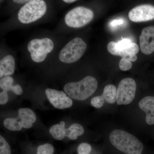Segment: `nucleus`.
<instances>
[{
    "instance_id": "f257e3e1",
    "label": "nucleus",
    "mask_w": 154,
    "mask_h": 154,
    "mask_svg": "<svg viewBox=\"0 0 154 154\" xmlns=\"http://www.w3.org/2000/svg\"><path fill=\"white\" fill-rule=\"evenodd\" d=\"M110 143L116 148L126 154H142L143 143L133 135L125 131L115 129L109 136Z\"/></svg>"
},
{
    "instance_id": "f03ea898",
    "label": "nucleus",
    "mask_w": 154,
    "mask_h": 154,
    "mask_svg": "<svg viewBox=\"0 0 154 154\" xmlns=\"http://www.w3.org/2000/svg\"><path fill=\"white\" fill-rule=\"evenodd\" d=\"M98 88V82L94 77L88 76L77 82H70L64 87V91L69 97L84 101L91 97Z\"/></svg>"
},
{
    "instance_id": "7ed1b4c3",
    "label": "nucleus",
    "mask_w": 154,
    "mask_h": 154,
    "mask_svg": "<svg viewBox=\"0 0 154 154\" xmlns=\"http://www.w3.org/2000/svg\"><path fill=\"white\" fill-rule=\"evenodd\" d=\"M46 11L47 6L44 1H30L19 10L18 14V19L23 24H29L42 18Z\"/></svg>"
},
{
    "instance_id": "20e7f679",
    "label": "nucleus",
    "mask_w": 154,
    "mask_h": 154,
    "mask_svg": "<svg viewBox=\"0 0 154 154\" xmlns=\"http://www.w3.org/2000/svg\"><path fill=\"white\" fill-rule=\"evenodd\" d=\"M87 47V44L82 38L76 37L61 50L59 55L60 60L66 63L75 62L82 56Z\"/></svg>"
},
{
    "instance_id": "39448f33",
    "label": "nucleus",
    "mask_w": 154,
    "mask_h": 154,
    "mask_svg": "<svg viewBox=\"0 0 154 154\" xmlns=\"http://www.w3.org/2000/svg\"><path fill=\"white\" fill-rule=\"evenodd\" d=\"M54 44L51 39L45 38L33 39L28 45L31 59L36 63H41L46 58L47 54L52 51Z\"/></svg>"
},
{
    "instance_id": "423d86ee",
    "label": "nucleus",
    "mask_w": 154,
    "mask_h": 154,
    "mask_svg": "<svg viewBox=\"0 0 154 154\" xmlns=\"http://www.w3.org/2000/svg\"><path fill=\"white\" fill-rule=\"evenodd\" d=\"M94 17V13L91 9L78 7L72 9L66 14L65 22L69 27L80 28L91 22Z\"/></svg>"
},
{
    "instance_id": "0eeeda50",
    "label": "nucleus",
    "mask_w": 154,
    "mask_h": 154,
    "mask_svg": "<svg viewBox=\"0 0 154 154\" xmlns=\"http://www.w3.org/2000/svg\"><path fill=\"white\" fill-rule=\"evenodd\" d=\"M136 83L133 79L125 78L118 85L116 103L118 105H127L134 99L136 91Z\"/></svg>"
},
{
    "instance_id": "6e6552de",
    "label": "nucleus",
    "mask_w": 154,
    "mask_h": 154,
    "mask_svg": "<svg viewBox=\"0 0 154 154\" xmlns=\"http://www.w3.org/2000/svg\"><path fill=\"white\" fill-rule=\"evenodd\" d=\"M128 18L134 22H146L154 19V6L141 5L135 7L128 13Z\"/></svg>"
},
{
    "instance_id": "1a4fd4ad",
    "label": "nucleus",
    "mask_w": 154,
    "mask_h": 154,
    "mask_svg": "<svg viewBox=\"0 0 154 154\" xmlns=\"http://www.w3.org/2000/svg\"><path fill=\"white\" fill-rule=\"evenodd\" d=\"M45 94L50 103L55 108L63 109L71 107L72 101L65 93L54 89H46Z\"/></svg>"
},
{
    "instance_id": "9d476101",
    "label": "nucleus",
    "mask_w": 154,
    "mask_h": 154,
    "mask_svg": "<svg viewBox=\"0 0 154 154\" xmlns=\"http://www.w3.org/2000/svg\"><path fill=\"white\" fill-rule=\"evenodd\" d=\"M140 45L142 52L149 55L154 51V26L146 27L140 36Z\"/></svg>"
},
{
    "instance_id": "9b49d317",
    "label": "nucleus",
    "mask_w": 154,
    "mask_h": 154,
    "mask_svg": "<svg viewBox=\"0 0 154 154\" xmlns=\"http://www.w3.org/2000/svg\"><path fill=\"white\" fill-rule=\"evenodd\" d=\"M139 106L146 113V121L148 124H154V96H147L143 98Z\"/></svg>"
},
{
    "instance_id": "f8f14e48",
    "label": "nucleus",
    "mask_w": 154,
    "mask_h": 154,
    "mask_svg": "<svg viewBox=\"0 0 154 154\" xmlns=\"http://www.w3.org/2000/svg\"><path fill=\"white\" fill-rule=\"evenodd\" d=\"M18 116L22 127L26 129L30 128L33 126V123L36 120L35 113L29 108H22L19 109Z\"/></svg>"
},
{
    "instance_id": "ddd939ff",
    "label": "nucleus",
    "mask_w": 154,
    "mask_h": 154,
    "mask_svg": "<svg viewBox=\"0 0 154 154\" xmlns=\"http://www.w3.org/2000/svg\"><path fill=\"white\" fill-rule=\"evenodd\" d=\"M15 69V60L13 56H6L0 61V72L4 76H8L13 74Z\"/></svg>"
},
{
    "instance_id": "4468645a",
    "label": "nucleus",
    "mask_w": 154,
    "mask_h": 154,
    "mask_svg": "<svg viewBox=\"0 0 154 154\" xmlns=\"http://www.w3.org/2000/svg\"><path fill=\"white\" fill-rule=\"evenodd\" d=\"M117 91V88L113 85H108L105 86L102 95L105 102L110 104L116 102Z\"/></svg>"
},
{
    "instance_id": "2eb2a0df",
    "label": "nucleus",
    "mask_w": 154,
    "mask_h": 154,
    "mask_svg": "<svg viewBox=\"0 0 154 154\" xmlns=\"http://www.w3.org/2000/svg\"><path fill=\"white\" fill-rule=\"evenodd\" d=\"M65 123L61 122L60 124L53 125L49 129V132L54 138L57 140H60L66 136Z\"/></svg>"
},
{
    "instance_id": "dca6fc26",
    "label": "nucleus",
    "mask_w": 154,
    "mask_h": 154,
    "mask_svg": "<svg viewBox=\"0 0 154 154\" xmlns=\"http://www.w3.org/2000/svg\"><path fill=\"white\" fill-rule=\"evenodd\" d=\"M84 132V128L79 123H74L66 130V136L72 140L77 139L78 137L82 135Z\"/></svg>"
},
{
    "instance_id": "f3484780",
    "label": "nucleus",
    "mask_w": 154,
    "mask_h": 154,
    "mask_svg": "<svg viewBox=\"0 0 154 154\" xmlns=\"http://www.w3.org/2000/svg\"><path fill=\"white\" fill-rule=\"evenodd\" d=\"M19 119L7 118L4 120V124L5 127L12 131H18L22 129L21 122L18 121Z\"/></svg>"
},
{
    "instance_id": "a211bd4d",
    "label": "nucleus",
    "mask_w": 154,
    "mask_h": 154,
    "mask_svg": "<svg viewBox=\"0 0 154 154\" xmlns=\"http://www.w3.org/2000/svg\"><path fill=\"white\" fill-rule=\"evenodd\" d=\"M14 79L12 77L9 76L4 77L0 80V87L4 91L13 92L14 88V86L12 85Z\"/></svg>"
},
{
    "instance_id": "6ab92c4d",
    "label": "nucleus",
    "mask_w": 154,
    "mask_h": 154,
    "mask_svg": "<svg viewBox=\"0 0 154 154\" xmlns=\"http://www.w3.org/2000/svg\"><path fill=\"white\" fill-rule=\"evenodd\" d=\"M139 51V48L137 44L132 42L127 47L119 52V56L122 58L128 54H136Z\"/></svg>"
},
{
    "instance_id": "aec40b11",
    "label": "nucleus",
    "mask_w": 154,
    "mask_h": 154,
    "mask_svg": "<svg viewBox=\"0 0 154 154\" xmlns=\"http://www.w3.org/2000/svg\"><path fill=\"white\" fill-rule=\"evenodd\" d=\"M54 148L52 145L45 143L38 146L37 150V154H53Z\"/></svg>"
},
{
    "instance_id": "412c9836",
    "label": "nucleus",
    "mask_w": 154,
    "mask_h": 154,
    "mask_svg": "<svg viewBox=\"0 0 154 154\" xmlns=\"http://www.w3.org/2000/svg\"><path fill=\"white\" fill-rule=\"evenodd\" d=\"M11 147L2 136H0V154H11Z\"/></svg>"
},
{
    "instance_id": "4be33fe9",
    "label": "nucleus",
    "mask_w": 154,
    "mask_h": 154,
    "mask_svg": "<svg viewBox=\"0 0 154 154\" xmlns=\"http://www.w3.org/2000/svg\"><path fill=\"white\" fill-rule=\"evenodd\" d=\"M105 100L101 96H96L94 97L91 100V104L93 107L96 108H100L104 105Z\"/></svg>"
},
{
    "instance_id": "5701e85b",
    "label": "nucleus",
    "mask_w": 154,
    "mask_h": 154,
    "mask_svg": "<svg viewBox=\"0 0 154 154\" xmlns=\"http://www.w3.org/2000/svg\"><path fill=\"white\" fill-rule=\"evenodd\" d=\"M91 150V146L89 144L85 143L80 144L78 148V152L79 154H90Z\"/></svg>"
},
{
    "instance_id": "b1692460",
    "label": "nucleus",
    "mask_w": 154,
    "mask_h": 154,
    "mask_svg": "<svg viewBox=\"0 0 154 154\" xmlns=\"http://www.w3.org/2000/svg\"><path fill=\"white\" fill-rule=\"evenodd\" d=\"M132 66L131 62L124 58H121L119 64V69L124 71L129 70L132 67Z\"/></svg>"
},
{
    "instance_id": "393cba45",
    "label": "nucleus",
    "mask_w": 154,
    "mask_h": 154,
    "mask_svg": "<svg viewBox=\"0 0 154 154\" xmlns=\"http://www.w3.org/2000/svg\"><path fill=\"white\" fill-rule=\"evenodd\" d=\"M8 100V93L5 91H3L0 94V104L4 105L7 103Z\"/></svg>"
},
{
    "instance_id": "a878e982",
    "label": "nucleus",
    "mask_w": 154,
    "mask_h": 154,
    "mask_svg": "<svg viewBox=\"0 0 154 154\" xmlns=\"http://www.w3.org/2000/svg\"><path fill=\"white\" fill-rule=\"evenodd\" d=\"M124 22L123 19H118L113 20L111 22H110V25L112 27H115L118 26V25H122Z\"/></svg>"
},
{
    "instance_id": "bb28decb",
    "label": "nucleus",
    "mask_w": 154,
    "mask_h": 154,
    "mask_svg": "<svg viewBox=\"0 0 154 154\" xmlns=\"http://www.w3.org/2000/svg\"><path fill=\"white\" fill-rule=\"evenodd\" d=\"M122 58H124L128 60H129L130 61L134 62L137 60V56L136 54H128Z\"/></svg>"
},
{
    "instance_id": "cd10ccee",
    "label": "nucleus",
    "mask_w": 154,
    "mask_h": 154,
    "mask_svg": "<svg viewBox=\"0 0 154 154\" xmlns=\"http://www.w3.org/2000/svg\"><path fill=\"white\" fill-rule=\"evenodd\" d=\"M30 1H26V0H14V2L18 4H24V3H27Z\"/></svg>"
},
{
    "instance_id": "c85d7f7f",
    "label": "nucleus",
    "mask_w": 154,
    "mask_h": 154,
    "mask_svg": "<svg viewBox=\"0 0 154 154\" xmlns=\"http://www.w3.org/2000/svg\"><path fill=\"white\" fill-rule=\"evenodd\" d=\"M63 2L66 3H72L76 2V1L75 0H63Z\"/></svg>"
},
{
    "instance_id": "c756f323",
    "label": "nucleus",
    "mask_w": 154,
    "mask_h": 154,
    "mask_svg": "<svg viewBox=\"0 0 154 154\" xmlns=\"http://www.w3.org/2000/svg\"></svg>"
}]
</instances>
